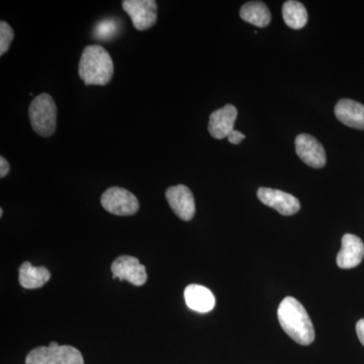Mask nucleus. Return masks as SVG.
I'll return each mask as SVG.
<instances>
[{
	"mask_svg": "<svg viewBox=\"0 0 364 364\" xmlns=\"http://www.w3.org/2000/svg\"><path fill=\"white\" fill-rule=\"evenodd\" d=\"M296 152L299 157L313 168L325 166L326 152L322 144L309 134H301L296 138Z\"/></svg>",
	"mask_w": 364,
	"mask_h": 364,
	"instance_id": "nucleus-10",
	"label": "nucleus"
},
{
	"mask_svg": "<svg viewBox=\"0 0 364 364\" xmlns=\"http://www.w3.org/2000/svg\"><path fill=\"white\" fill-rule=\"evenodd\" d=\"M111 269L112 279H119V282L127 280L136 287H142L147 282L146 267L134 256H119L112 262Z\"/></svg>",
	"mask_w": 364,
	"mask_h": 364,
	"instance_id": "nucleus-7",
	"label": "nucleus"
},
{
	"mask_svg": "<svg viewBox=\"0 0 364 364\" xmlns=\"http://www.w3.org/2000/svg\"><path fill=\"white\" fill-rule=\"evenodd\" d=\"M282 16L289 28L299 30L306 25L308 13L306 7L301 2L289 0L282 6Z\"/></svg>",
	"mask_w": 364,
	"mask_h": 364,
	"instance_id": "nucleus-17",
	"label": "nucleus"
},
{
	"mask_svg": "<svg viewBox=\"0 0 364 364\" xmlns=\"http://www.w3.org/2000/svg\"><path fill=\"white\" fill-rule=\"evenodd\" d=\"M78 72L85 85H107L114 75L111 55L102 46H87L81 55Z\"/></svg>",
	"mask_w": 364,
	"mask_h": 364,
	"instance_id": "nucleus-2",
	"label": "nucleus"
},
{
	"mask_svg": "<svg viewBox=\"0 0 364 364\" xmlns=\"http://www.w3.org/2000/svg\"><path fill=\"white\" fill-rule=\"evenodd\" d=\"M28 117L38 135L51 136L57 127V105L51 95L42 93L33 98L28 107Z\"/></svg>",
	"mask_w": 364,
	"mask_h": 364,
	"instance_id": "nucleus-3",
	"label": "nucleus"
},
{
	"mask_svg": "<svg viewBox=\"0 0 364 364\" xmlns=\"http://www.w3.org/2000/svg\"><path fill=\"white\" fill-rule=\"evenodd\" d=\"M184 299L191 310L198 313L210 312L215 306L214 294L207 287L198 284L186 287Z\"/></svg>",
	"mask_w": 364,
	"mask_h": 364,
	"instance_id": "nucleus-14",
	"label": "nucleus"
},
{
	"mask_svg": "<svg viewBox=\"0 0 364 364\" xmlns=\"http://www.w3.org/2000/svg\"><path fill=\"white\" fill-rule=\"evenodd\" d=\"M25 364H85V359L75 347L51 342L49 346L33 349L26 355Z\"/></svg>",
	"mask_w": 364,
	"mask_h": 364,
	"instance_id": "nucleus-4",
	"label": "nucleus"
},
{
	"mask_svg": "<svg viewBox=\"0 0 364 364\" xmlns=\"http://www.w3.org/2000/svg\"><path fill=\"white\" fill-rule=\"evenodd\" d=\"M227 138L230 143L234 144V145H238V144H240L242 141L245 139V135L242 134L241 132L234 130Z\"/></svg>",
	"mask_w": 364,
	"mask_h": 364,
	"instance_id": "nucleus-20",
	"label": "nucleus"
},
{
	"mask_svg": "<svg viewBox=\"0 0 364 364\" xmlns=\"http://www.w3.org/2000/svg\"><path fill=\"white\" fill-rule=\"evenodd\" d=\"M260 202L274 208L282 215H293L301 208L298 198L279 189L260 188L257 191Z\"/></svg>",
	"mask_w": 364,
	"mask_h": 364,
	"instance_id": "nucleus-9",
	"label": "nucleus"
},
{
	"mask_svg": "<svg viewBox=\"0 0 364 364\" xmlns=\"http://www.w3.org/2000/svg\"><path fill=\"white\" fill-rule=\"evenodd\" d=\"M242 20L252 23L258 28H265L272 21V14L267 4L261 1H250L244 4L240 9Z\"/></svg>",
	"mask_w": 364,
	"mask_h": 364,
	"instance_id": "nucleus-16",
	"label": "nucleus"
},
{
	"mask_svg": "<svg viewBox=\"0 0 364 364\" xmlns=\"http://www.w3.org/2000/svg\"><path fill=\"white\" fill-rule=\"evenodd\" d=\"M335 116L345 126L364 130V105L355 100H340L335 107Z\"/></svg>",
	"mask_w": 364,
	"mask_h": 364,
	"instance_id": "nucleus-13",
	"label": "nucleus"
},
{
	"mask_svg": "<svg viewBox=\"0 0 364 364\" xmlns=\"http://www.w3.org/2000/svg\"><path fill=\"white\" fill-rule=\"evenodd\" d=\"M102 207L112 215L127 217L135 215L140 208L138 198L131 191L122 188H111L100 198Z\"/></svg>",
	"mask_w": 364,
	"mask_h": 364,
	"instance_id": "nucleus-5",
	"label": "nucleus"
},
{
	"mask_svg": "<svg viewBox=\"0 0 364 364\" xmlns=\"http://www.w3.org/2000/svg\"><path fill=\"white\" fill-rule=\"evenodd\" d=\"M364 257V244L355 235L346 234L342 238V247L337 255V265L343 269L358 267Z\"/></svg>",
	"mask_w": 364,
	"mask_h": 364,
	"instance_id": "nucleus-12",
	"label": "nucleus"
},
{
	"mask_svg": "<svg viewBox=\"0 0 364 364\" xmlns=\"http://www.w3.org/2000/svg\"><path fill=\"white\" fill-rule=\"evenodd\" d=\"M356 333H358L359 341L364 346V318L359 320L356 324Z\"/></svg>",
	"mask_w": 364,
	"mask_h": 364,
	"instance_id": "nucleus-22",
	"label": "nucleus"
},
{
	"mask_svg": "<svg viewBox=\"0 0 364 364\" xmlns=\"http://www.w3.org/2000/svg\"><path fill=\"white\" fill-rule=\"evenodd\" d=\"M167 202L174 214L182 221H191L196 215V203L193 193L183 184L171 186L165 193Z\"/></svg>",
	"mask_w": 364,
	"mask_h": 364,
	"instance_id": "nucleus-8",
	"label": "nucleus"
},
{
	"mask_svg": "<svg viewBox=\"0 0 364 364\" xmlns=\"http://www.w3.org/2000/svg\"><path fill=\"white\" fill-rule=\"evenodd\" d=\"M11 171V165L4 157H0V177L4 178Z\"/></svg>",
	"mask_w": 364,
	"mask_h": 364,
	"instance_id": "nucleus-21",
	"label": "nucleus"
},
{
	"mask_svg": "<svg viewBox=\"0 0 364 364\" xmlns=\"http://www.w3.org/2000/svg\"><path fill=\"white\" fill-rule=\"evenodd\" d=\"M119 23L116 20L100 21L95 28V39L107 41L111 40L117 33Z\"/></svg>",
	"mask_w": 364,
	"mask_h": 364,
	"instance_id": "nucleus-18",
	"label": "nucleus"
},
{
	"mask_svg": "<svg viewBox=\"0 0 364 364\" xmlns=\"http://www.w3.org/2000/svg\"><path fill=\"white\" fill-rule=\"evenodd\" d=\"M14 38L13 28L6 21H1L0 23V56H4L9 51Z\"/></svg>",
	"mask_w": 364,
	"mask_h": 364,
	"instance_id": "nucleus-19",
	"label": "nucleus"
},
{
	"mask_svg": "<svg viewBox=\"0 0 364 364\" xmlns=\"http://www.w3.org/2000/svg\"><path fill=\"white\" fill-rule=\"evenodd\" d=\"M51 279V272L44 267H35L32 263L23 262L18 269V282L23 289H36L44 287Z\"/></svg>",
	"mask_w": 364,
	"mask_h": 364,
	"instance_id": "nucleus-15",
	"label": "nucleus"
},
{
	"mask_svg": "<svg viewBox=\"0 0 364 364\" xmlns=\"http://www.w3.org/2000/svg\"><path fill=\"white\" fill-rule=\"evenodd\" d=\"M284 331L299 345H310L315 340V329L306 309L293 296L282 299L277 310Z\"/></svg>",
	"mask_w": 364,
	"mask_h": 364,
	"instance_id": "nucleus-1",
	"label": "nucleus"
},
{
	"mask_svg": "<svg viewBox=\"0 0 364 364\" xmlns=\"http://www.w3.org/2000/svg\"><path fill=\"white\" fill-rule=\"evenodd\" d=\"M123 9L136 30L146 31L156 23L158 6L155 0H124Z\"/></svg>",
	"mask_w": 364,
	"mask_h": 364,
	"instance_id": "nucleus-6",
	"label": "nucleus"
},
{
	"mask_svg": "<svg viewBox=\"0 0 364 364\" xmlns=\"http://www.w3.org/2000/svg\"><path fill=\"white\" fill-rule=\"evenodd\" d=\"M4 215V210H2V208H0V217H2Z\"/></svg>",
	"mask_w": 364,
	"mask_h": 364,
	"instance_id": "nucleus-23",
	"label": "nucleus"
},
{
	"mask_svg": "<svg viewBox=\"0 0 364 364\" xmlns=\"http://www.w3.org/2000/svg\"><path fill=\"white\" fill-rule=\"evenodd\" d=\"M237 116L238 112L232 105H225L222 109L213 112L208 121V132L210 135L218 140L227 138L234 131Z\"/></svg>",
	"mask_w": 364,
	"mask_h": 364,
	"instance_id": "nucleus-11",
	"label": "nucleus"
}]
</instances>
